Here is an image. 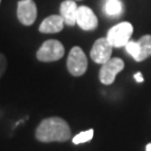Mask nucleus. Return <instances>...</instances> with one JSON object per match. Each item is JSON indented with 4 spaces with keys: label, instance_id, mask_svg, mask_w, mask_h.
Listing matches in <instances>:
<instances>
[{
    "label": "nucleus",
    "instance_id": "nucleus-1",
    "mask_svg": "<svg viewBox=\"0 0 151 151\" xmlns=\"http://www.w3.org/2000/svg\"><path fill=\"white\" fill-rule=\"evenodd\" d=\"M35 137L38 141L48 142H65L70 140V128L68 123L62 118L52 116L44 119L36 129Z\"/></svg>",
    "mask_w": 151,
    "mask_h": 151
},
{
    "label": "nucleus",
    "instance_id": "nucleus-2",
    "mask_svg": "<svg viewBox=\"0 0 151 151\" xmlns=\"http://www.w3.org/2000/svg\"><path fill=\"white\" fill-rule=\"evenodd\" d=\"M65 54V48L63 44L56 39H49L44 42L36 53V57L40 62L49 63L60 60Z\"/></svg>",
    "mask_w": 151,
    "mask_h": 151
},
{
    "label": "nucleus",
    "instance_id": "nucleus-3",
    "mask_svg": "<svg viewBox=\"0 0 151 151\" xmlns=\"http://www.w3.org/2000/svg\"><path fill=\"white\" fill-rule=\"evenodd\" d=\"M133 32V26L128 22H120L111 28L108 32V40L113 47H123L130 42V37Z\"/></svg>",
    "mask_w": 151,
    "mask_h": 151
},
{
    "label": "nucleus",
    "instance_id": "nucleus-4",
    "mask_svg": "<svg viewBox=\"0 0 151 151\" xmlns=\"http://www.w3.org/2000/svg\"><path fill=\"white\" fill-rule=\"evenodd\" d=\"M67 70L73 76H82L87 70V58L83 49L75 46L67 57Z\"/></svg>",
    "mask_w": 151,
    "mask_h": 151
},
{
    "label": "nucleus",
    "instance_id": "nucleus-5",
    "mask_svg": "<svg viewBox=\"0 0 151 151\" xmlns=\"http://www.w3.org/2000/svg\"><path fill=\"white\" fill-rule=\"evenodd\" d=\"M124 68V62L119 57H114L102 64V67L100 70V81L104 85H111L114 81L115 77L119 74L121 70Z\"/></svg>",
    "mask_w": 151,
    "mask_h": 151
},
{
    "label": "nucleus",
    "instance_id": "nucleus-6",
    "mask_svg": "<svg viewBox=\"0 0 151 151\" xmlns=\"http://www.w3.org/2000/svg\"><path fill=\"white\" fill-rule=\"evenodd\" d=\"M17 18L24 26H32L37 18V7L34 0H19L17 4Z\"/></svg>",
    "mask_w": 151,
    "mask_h": 151
},
{
    "label": "nucleus",
    "instance_id": "nucleus-7",
    "mask_svg": "<svg viewBox=\"0 0 151 151\" xmlns=\"http://www.w3.org/2000/svg\"><path fill=\"white\" fill-rule=\"evenodd\" d=\"M112 49H113V46L108 40V38H99L93 44L91 54H90L91 58L96 64H104L111 58Z\"/></svg>",
    "mask_w": 151,
    "mask_h": 151
},
{
    "label": "nucleus",
    "instance_id": "nucleus-8",
    "mask_svg": "<svg viewBox=\"0 0 151 151\" xmlns=\"http://www.w3.org/2000/svg\"><path fill=\"white\" fill-rule=\"evenodd\" d=\"M76 24L83 30L92 32L97 28L99 20H97L96 15L93 12L91 8H88L86 6H81V7H78V10H77Z\"/></svg>",
    "mask_w": 151,
    "mask_h": 151
},
{
    "label": "nucleus",
    "instance_id": "nucleus-9",
    "mask_svg": "<svg viewBox=\"0 0 151 151\" xmlns=\"http://www.w3.org/2000/svg\"><path fill=\"white\" fill-rule=\"evenodd\" d=\"M64 19L60 15H52V16L46 17L42 22L39 26V32L43 34L60 32L64 28Z\"/></svg>",
    "mask_w": 151,
    "mask_h": 151
},
{
    "label": "nucleus",
    "instance_id": "nucleus-10",
    "mask_svg": "<svg viewBox=\"0 0 151 151\" xmlns=\"http://www.w3.org/2000/svg\"><path fill=\"white\" fill-rule=\"evenodd\" d=\"M77 10H78V7H77L74 0H65L60 4V16L63 17L65 25H67V26L76 25Z\"/></svg>",
    "mask_w": 151,
    "mask_h": 151
},
{
    "label": "nucleus",
    "instance_id": "nucleus-11",
    "mask_svg": "<svg viewBox=\"0 0 151 151\" xmlns=\"http://www.w3.org/2000/svg\"><path fill=\"white\" fill-rule=\"evenodd\" d=\"M139 53L134 58L137 62H142L151 56V35H145L138 40Z\"/></svg>",
    "mask_w": 151,
    "mask_h": 151
},
{
    "label": "nucleus",
    "instance_id": "nucleus-12",
    "mask_svg": "<svg viewBox=\"0 0 151 151\" xmlns=\"http://www.w3.org/2000/svg\"><path fill=\"white\" fill-rule=\"evenodd\" d=\"M103 10L106 16L118 18L123 12V4L121 2V0H105Z\"/></svg>",
    "mask_w": 151,
    "mask_h": 151
},
{
    "label": "nucleus",
    "instance_id": "nucleus-13",
    "mask_svg": "<svg viewBox=\"0 0 151 151\" xmlns=\"http://www.w3.org/2000/svg\"><path fill=\"white\" fill-rule=\"evenodd\" d=\"M93 135H94V130L93 129H90L87 130V131H83V132L78 133V134L73 138V143L74 145H80V143L87 142V141L92 140Z\"/></svg>",
    "mask_w": 151,
    "mask_h": 151
},
{
    "label": "nucleus",
    "instance_id": "nucleus-14",
    "mask_svg": "<svg viewBox=\"0 0 151 151\" xmlns=\"http://www.w3.org/2000/svg\"><path fill=\"white\" fill-rule=\"evenodd\" d=\"M125 49H127V52L129 53L133 58H135L137 56H138V53H139V45H138V42H131L130 40L129 43L127 44L125 46Z\"/></svg>",
    "mask_w": 151,
    "mask_h": 151
},
{
    "label": "nucleus",
    "instance_id": "nucleus-15",
    "mask_svg": "<svg viewBox=\"0 0 151 151\" xmlns=\"http://www.w3.org/2000/svg\"><path fill=\"white\" fill-rule=\"evenodd\" d=\"M6 68H7V60H6L5 55L0 53V78L6 72Z\"/></svg>",
    "mask_w": 151,
    "mask_h": 151
},
{
    "label": "nucleus",
    "instance_id": "nucleus-16",
    "mask_svg": "<svg viewBox=\"0 0 151 151\" xmlns=\"http://www.w3.org/2000/svg\"><path fill=\"white\" fill-rule=\"evenodd\" d=\"M134 80L138 83H141V82H143V76L141 73H137V74H134Z\"/></svg>",
    "mask_w": 151,
    "mask_h": 151
},
{
    "label": "nucleus",
    "instance_id": "nucleus-17",
    "mask_svg": "<svg viewBox=\"0 0 151 151\" xmlns=\"http://www.w3.org/2000/svg\"><path fill=\"white\" fill-rule=\"evenodd\" d=\"M146 150H147V151H151V143H149V145H147Z\"/></svg>",
    "mask_w": 151,
    "mask_h": 151
},
{
    "label": "nucleus",
    "instance_id": "nucleus-18",
    "mask_svg": "<svg viewBox=\"0 0 151 151\" xmlns=\"http://www.w3.org/2000/svg\"><path fill=\"white\" fill-rule=\"evenodd\" d=\"M0 2H1V0H0Z\"/></svg>",
    "mask_w": 151,
    "mask_h": 151
}]
</instances>
